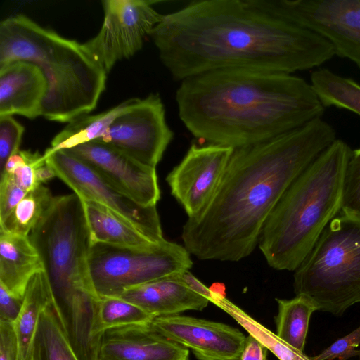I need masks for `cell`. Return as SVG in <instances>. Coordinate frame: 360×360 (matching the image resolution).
I'll return each mask as SVG.
<instances>
[{"instance_id": "e0dca14e", "label": "cell", "mask_w": 360, "mask_h": 360, "mask_svg": "<svg viewBox=\"0 0 360 360\" xmlns=\"http://www.w3.org/2000/svg\"><path fill=\"white\" fill-rule=\"evenodd\" d=\"M47 81L34 64L16 60L0 68V116L41 115Z\"/></svg>"}, {"instance_id": "5b68a950", "label": "cell", "mask_w": 360, "mask_h": 360, "mask_svg": "<svg viewBox=\"0 0 360 360\" xmlns=\"http://www.w3.org/2000/svg\"><path fill=\"white\" fill-rule=\"evenodd\" d=\"M352 149L335 139L290 185L262 230L258 245L276 270L295 271L341 210Z\"/></svg>"}, {"instance_id": "d4e9b609", "label": "cell", "mask_w": 360, "mask_h": 360, "mask_svg": "<svg viewBox=\"0 0 360 360\" xmlns=\"http://www.w3.org/2000/svg\"><path fill=\"white\" fill-rule=\"evenodd\" d=\"M311 86L323 107L347 109L360 116V85L326 68L311 75Z\"/></svg>"}, {"instance_id": "6da1fadb", "label": "cell", "mask_w": 360, "mask_h": 360, "mask_svg": "<svg viewBox=\"0 0 360 360\" xmlns=\"http://www.w3.org/2000/svg\"><path fill=\"white\" fill-rule=\"evenodd\" d=\"M177 81L221 69L291 74L335 55L325 38L276 13L265 0H200L167 15L149 35Z\"/></svg>"}, {"instance_id": "8fae6325", "label": "cell", "mask_w": 360, "mask_h": 360, "mask_svg": "<svg viewBox=\"0 0 360 360\" xmlns=\"http://www.w3.org/2000/svg\"><path fill=\"white\" fill-rule=\"evenodd\" d=\"M281 17L328 40L360 68V0H266Z\"/></svg>"}, {"instance_id": "4dcf8cb0", "label": "cell", "mask_w": 360, "mask_h": 360, "mask_svg": "<svg viewBox=\"0 0 360 360\" xmlns=\"http://www.w3.org/2000/svg\"><path fill=\"white\" fill-rule=\"evenodd\" d=\"M360 326L347 335L337 340L312 360H347L360 356Z\"/></svg>"}, {"instance_id": "ffe728a7", "label": "cell", "mask_w": 360, "mask_h": 360, "mask_svg": "<svg viewBox=\"0 0 360 360\" xmlns=\"http://www.w3.org/2000/svg\"><path fill=\"white\" fill-rule=\"evenodd\" d=\"M53 300L45 273H37L30 280L22 308L13 324L18 344L17 360H32L34 342L41 312Z\"/></svg>"}, {"instance_id": "4316f807", "label": "cell", "mask_w": 360, "mask_h": 360, "mask_svg": "<svg viewBox=\"0 0 360 360\" xmlns=\"http://www.w3.org/2000/svg\"><path fill=\"white\" fill-rule=\"evenodd\" d=\"M53 198L47 187L39 185L28 192L6 218L0 222V231L29 237L49 210Z\"/></svg>"}, {"instance_id": "7c38bea8", "label": "cell", "mask_w": 360, "mask_h": 360, "mask_svg": "<svg viewBox=\"0 0 360 360\" xmlns=\"http://www.w3.org/2000/svg\"><path fill=\"white\" fill-rule=\"evenodd\" d=\"M174 133L165 118L158 94H150L120 113L105 134L96 140L123 152L139 162L155 168Z\"/></svg>"}, {"instance_id": "1f68e13d", "label": "cell", "mask_w": 360, "mask_h": 360, "mask_svg": "<svg viewBox=\"0 0 360 360\" xmlns=\"http://www.w3.org/2000/svg\"><path fill=\"white\" fill-rule=\"evenodd\" d=\"M27 192L14 181L11 174L4 173L0 177V222L3 221Z\"/></svg>"}, {"instance_id": "ac0fdd59", "label": "cell", "mask_w": 360, "mask_h": 360, "mask_svg": "<svg viewBox=\"0 0 360 360\" xmlns=\"http://www.w3.org/2000/svg\"><path fill=\"white\" fill-rule=\"evenodd\" d=\"M181 275L130 288L119 297L139 306L154 318L176 315L188 310H202L210 301L192 290Z\"/></svg>"}, {"instance_id": "d6a6232c", "label": "cell", "mask_w": 360, "mask_h": 360, "mask_svg": "<svg viewBox=\"0 0 360 360\" xmlns=\"http://www.w3.org/2000/svg\"><path fill=\"white\" fill-rule=\"evenodd\" d=\"M18 344L13 323L0 321V360H17Z\"/></svg>"}, {"instance_id": "277c9868", "label": "cell", "mask_w": 360, "mask_h": 360, "mask_svg": "<svg viewBox=\"0 0 360 360\" xmlns=\"http://www.w3.org/2000/svg\"><path fill=\"white\" fill-rule=\"evenodd\" d=\"M16 60L36 65L48 89L41 116L70 122L89 114L105 89V71L83 44L44 28L22 14L0 22V68Z\"/></svg>"}, {"instance_id": "f546056e", "label": "cell", "mask_w": 360, "mask_h": 360, "mask_svg": "<svg viewBox=\"0 0 360 360\" xmlns=\"http://www.w3.org/2000/svg\"><path fill=\"white\" fill-rule=\"evenodd\" d=\"M24 130V127L12 116H0V174L8 159L20 150Z\"/></svg>"}, {"instance_id": "9c48e42d", "label": "cell", "mask_w": 360, "mask_h": 360, "mask_svg": "<svg viewBox=\"0 0 360 360\" xmlns=\"http://www.w3.org/2000/svg\"><path fill=\"white\" fill-rule=\"evenodd\" d=\"M43 155L56 176L80 198L106 206L155 243L165 239L156 206L136 202L65 150L46 149Z\"/></svg>"}, {"instance_id": "8d00e7d4", "label": "cell", "mask_w": 360, "mask_h": 360, "mask_svg": "<svg viewBox=\"0 0 360 360\" xmlns=\"http://www.w3.org/2000/svg\"><path fill=\"white\" fill-rule=\"evenodd\" d=\"M35 174L37 181L39 184H42L56 176L53 167L45 161L37 165L35 168Z\"/></svg>"}, {"instance_id": "30bf717a", "label": "cell", "mask_w": 360, "mask_h": 360, "mask_svg": "<svg viewBox=\"0 0 360 360\" xmlns=\"http://www.w3.org/2000/svg\"><path fill=\"white\" fill-rule=\"evenodd\" d=\"M155 1L105 0L104 20L98 34L83 46L108 73L115 64L133 56L162 15L153 7Z\"/></svg>"}, {"instance_id": "8992f818", "label": "cell", "mask_w": 360, "mask_h": 360, "mask_svg": "<svg viewBox=\"0 0 360 360\" xmlns=\"http://www.w3.org/2000/svg\"><path fill=\"white\" fill-rule=\"evenodd\" d=\"M29 238L42 259L56 308L96 294L88 268L90 233L76 193L54 196Z\"/></svg>"}, {"instance_id": "d590c367", "label": "cell", "mask_w": 360, "mask_h": 360, "mask_svg": "<svg viewBox=\"0 0 360 360\" xmlns=\"http://www.w3.org/2000/svg\"><path fill=\"white\" fill-rule=\"evenodd\" d=\"M184 282L194 292L204 296L210 302L213 297L212 291L196 278L189 270L184 271L181 275Z\"/></svg>"}, {"instance_id": "83f0119b", "label": "cell", "mask_w": 360, "mask_h": 360, "mask_svg": "<svg viewBox=\"0 0 360 360\" xmlns=\"http://www.w3.org/2000/svg\"><path fill=\"white\" fill-rule=\"evenodd\" d=\"M153 318L139 306L121 297H101L97 312L96 334L101 338L105 330L113 328L148 324Z\"/></svg>"}, {"instance_id": "f1b7e54d", "label": "cell", "mask_w": 360, "mask_h": 360, "mask_svg": "<svg viewBox=\"0 0 360 360\" xmlns=\"http://www.w3.org/2000/svg\"><path fill=\"white\" fill-rule=\"evenodd\" d=\"M340 211L360 217V148L352 150L345 169Z\"/></svg>"}, {"instance_id": "ba28073f", "label": "cell", "mask_w": 360, "mask_h": 360, "mask_svg": "<svg viewBox=\"0 0 360 360\" xmlns=\"http://www.w3.org/2000/svg\"><path fill=\"white\" fill-rule=\"evenodd\" d=\"M185 247L165 239L145 247L91 244L88 254L91 285L100 297H119L126 290L189 270Z\"/></svg>"}, {"instance_id": "484cf974", "label": "cell", "mask_w": 360, "mask_h": 360, "mask_svg": "<svg viewBox=\"0 0 360 360\" xmlns=\"http://www.w3.org/2000/svg\"><path fill=\"white\" fill-rule=\"evenodd\" d=\"M211 302L230 315L248 333L259 340L279 360H312L301 352L280 339L265 326L257 322L240 308L226 299L225 295L214 292Z\"/></svg>"}, {"instance_id": "5bb4252c", "label": "cell", "mask_w": 360, "mask_h": 360, "mask_svg": "<svg viewBox=\"0 0 360 360\" xmlns=\"http://www.w3.org/2000/svg\"><path fill=\"white\" fill-rule=\"evenodd\" d=\"M86 163L108 183L144 207L160 198L155 168L143 165L117 148L93 141L65 150Z\"/></svg>"}, {"instance_id": "d6986e66", "label": "cell", "mask_w": 360, "mask_h": 360, "mask_svg": "<svg viewBox=\"0 0 360 360\" xmlns=\"http://www.w3.org/2000/svg\"><path fill=\"white\" fill-rule=\"evenodd\" d=\"M41 271L42 259L29 237L0 231V285L24 298L30 280Z\"/></svg>"}, {"instance_id": "4fadbf2b", "label": "cell", "mask_w": 360, "mask_h": 360, "mask_svg": "<svg viewBox=\"0 0 360 360\" xmlns=\"http://www.w3.org/2000/svg\"><path fill=\"white\" fill-rule=\"evenodd\" d=\"M233 149L217 144L192 143L182 160L167 174L171 193L188 218L199 214L212 198Z\"/></svg>"}, {"instance_id": "7402d4cb", "label": "cell", "mask_w": 360, "mask_h": 360, "mask_svg": "<svg viewBox=\"0 0 360 360\" xmlns=\"http://www.w3.org/2000/svg\"><path fill=\"white\" fill-rule=\"evenodd\" d=\"M136 98L128 99L105 112L83 115L68 124L53 139L51 151L67 150L101 138L120 113L130 107Z\"/></svg>"}, {"instance_id": "836d02e7", "label": "cell", "mask_w": 360, "mask_h": 360, "mask_svg": "<svg viewBox=\"0 0 360 360\" xmlns=\"http://www.w3.org/2000/svg\"><path fill=\"white\" fill-rule=\"evenodd\" d=\"M24 298L11 295L0 285V321L14 323L20 314Z\"/></svg>"}, {"instance_id": "e575fe53", "label": "cell", "mask_w": 360, "mask_h": 360, "mask_svg": "<svg viewBox=\"0 0 360 360\" xmlns=\"http://www.w3.org/2000/svg\"><path fill=\"white\" fill-rule=\"evenodd\" d=\"M267 351L259 340L249 334L238 360H267Z\"/></svg>"}, {"instance_id": "9a60e30c", "label": "cell", "mask_w": 360, "mask_h": 360, "mask_svg": "<svg viewBox=\"0 0 360 360\" xmlns=\"http://www.w3.org/2000/svg\"><path fill=\"white\" fill-rule=\"evenodd\" d=\"M150 324L199 360H238L246 339L225 323L179 314L155 317Z\"/></svg>"}, {"instance_id": "44dd1931", "label": "cell", "mask_w": 360, "mask_h": 360, "mask_svg": "<svg viewBox=\"0 0 360 360\" xmlns=\"http://www.w3.org/2000/svg\"><path fill=\"white\" fill-rule=\"evenodd\" d=\"M82 200L91 243L122 247H145L156 243L106 206L92 200Z\"/></svg>"}, {"instance_id": "3957f363", "label": "cell", "mask_w": 360, "mask_h": 360, "mask_svg": "<svg viewBox=\"0 0 360 360\" xmlns=\"http://www.w3.org/2000/svg\"><path fill=\"white\" fill-rule=\"evenodd\" d=\"M179 116L197 139L233 148L257 143L321 118L311 84L291 74L221 69L184 79Z\"/></svg>"}, {"instance_id": "603a6c76", "label": "cell", "mask_w": 360, "mask_h": 360, "mask_svg": "<svg viewBox=\"0 0 360 360\" xmlns=\"http://www.w3.org/2000/svg\"><path fill=\"white\" fill-rule=\"evenodd\" d=\"M278 314L275 317L276 335L294 348L304 352L311 314L319 310L317 304L305 295L291 300L276 299Z\"/></svg>"}, {"instance_id": "7a4b0ae2", "label": "cell", "mask_w": 360, "mask_h": 360, "mask_svg": "<svg viewBox=\"0 0 360 360\" xmlns=\"http://www.w3.org/2000/svg\"><path fill=\"white\" fill-rule=\"evenodd\" d=\"M335 139L334 128L317 118L234 148L212 198L184 224V247L201 260L237 262L250 255L285 191Z\"/></svg>"}, {"instance_id": "52a82bcc", "label": "cell", "mask_w": 360, "mask_h": 360, "mask_svg": "<svg viewBox=\"0 0 360 360\" xmlns=\"http://www.w3.org/2000/svg\"><path fill=\"white\" fill-rule=\"evenodd\" d=\"M293 278L295 293L311 297L319 311L338 316L360 302V217L337 214Z\"/></svg>"}, {"instance_id": "2e32d148", "label": "cell", "mask_w": 360, "mask_h": 360, "mask_svg": "<svg viewBox=\"0 0 360 360\" xmlns=\"http://www.w3.org/2000/svg\"><path fill=\"white\" fill-rule=\"evenodd\" d=\"M96 360H189V350L150 323L129 325L102 334Z\"/></svg>"}, {"instance_id": "cb8c5ba5", "label": "cell", "mask_w": 360, "mask_h": 360, "mask_svg": "<svg viewBox=\"0 0 360 360\" xmlns=\"http://www.w3.org/2000/svg\"><path fill=\"white\" fill-rule=\"evenodd\" d=\"M32 360H79L66 336L53 300L41 314Z\"/></svg>"}]
</instances>
